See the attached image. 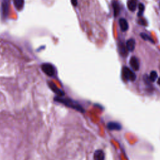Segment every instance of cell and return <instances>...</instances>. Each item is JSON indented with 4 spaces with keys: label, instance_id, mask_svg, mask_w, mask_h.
I'll list each match as a JSON object with an SVG mask.
<instances>
[{
    "label": "cell",
    "instance_id": "10",
    "mask_svg": "<svg viewBox=\"0 0 160 160\" xmlns=\"http://www.w3.org/2000/svg\"><path fill=\"white\" fill-rule=\"evenodd\" d=\"M95 160H105V154L102 150H96L94 154Z\"/></svg>",
    "mask_w": 160,
    "mask_h": 160
},
{
    "label": "cell",
    "instance_id": "1",
    "mask_svg": "<svg viewBox=\"0 0 160 160\" xmlns=\"http://www.w3.org/2000/svg\"><path fill=\"white\" fill-rule=\"evenodd\" d=\"M54 101H57L58 103H60L61 104H63L65 106L73 108L74 109H76V111H78L80 112L83 113L84 112V109L80 106V105L71 99H68V98H63L62 97H59L57 96L54 98Z\"/></svg>",
    "mask_w": 160,
    "mask_h": 160
},
{
    "label": "cell",
    "instance_id": "3",
    "mask_svg": "<svg viewBox=\"0 0 160 160\" xmlns=\"http://www.w3.org/2000/svg\"><path fill=\"white\" fill-rule=\"evenodd\" d=\"M123 75L125 79L131 81H134L136 78L135 73L133 71H131L129 68L126 66L124 67L123 69Z\"/></svg>",
    "mask_w": 160,
    "mask_h": 160
},
{
    "label": "cell",
    "instance_id": "14",
    "mask_svg": "<svg viewBox=\"0 0 160 160\" xmlns=\"http://www.w3.org/2000/svg\"><path fill=\"white\" fill-rule=\"evenodd\" d=\"M113 12H114V16L115 17H116L120 14V8L119 4L116 1H114L113 2Z\"/></svg>",
    "mask_w": 160,
    "mask_h": 160
},
{
    "label": "cell",
    "instance_id": "20",
    "mask_svg": "<svg viewBox=\"0 0 160 160\" xmlns=\"http://www.w3.org/2000/svg\"><path fill=\"white\" fill-rule=\"evenodd\" d=\"M158 84L160 85V78L158 79Z\"/></svg>",
    "mask_w": 160,
    "mask_h": 160
},
{
    "label": "cell",
    "instance_id": "13",
    "mask_svg": "<svg viewBox=\"0 0 160 160\" xmlns=\"http://www.w3.org/2000/svg\"><path fill=\"white\" fill-rule=\"evenodd\" d=\"M128 9L131 11H135L137 8V3L136 0H129L127 3Z\"/></svg>",
    "mask_w": 160,
    "mask_h": 160
},
{
    "label": "cell",
    "instance_id": "19",
    "mask_svg": "<svg viewBox=\"0 0 160 160\" xmlns=\"http://www.w3.org/2000/svg\"><path fill=\"white\" fill-rule=\"evenodd\" d=\"M71 1L72 4L74 6H76L78 4V0H71Z\"/></svg>",
    "mask_w": 160,
    "mask_h": 160
},
{
    "label": "cell",
    "instance_id": "7",
    "mask_svg": "<svg viewBox=\"0 0 160 160\" xmlns=\"http://www.w3.org/2000/svg\"><path fill=\"white\" fill-rule=\"evenodd\" d=\"M107 127L110 130H120L121 129V124L116 122H110L108 124Z\"/></svg>",
    "mask_w": 160,
    "mask_h": 160
},
{
    "label": "cell",
    "instance_id": "12",
    "mask_svg": "<svg viewBox=\"0 0 160 160\" xmlns=\"http://www.w3.org/2000/svg\"><path fill=\"white\" fill-rule=\"evenodd\" d=\"M13 2L16 8L18 10L21 11L23 8L25 4V0H13Z\"/></svg>",
    "mask_w": 160,
    "mask_h": 160
},
{
    "label": "cell",
    "instance_id": "15",
    "mask_svg": "<svg viewBox=\"0 0 160 160\" xmlns=\"http://www.w3.org/2000/svg\"><path fill=\"white\" fill-rule=\"evenodd\" d=\"M140 36H141V37L143 39H144V40H146V41H150V42H151V43H155L154 40L150 36H149L148 35V34L142 33L140 34Z\"/></svg>",
    "mask_w": 160,
    "mask_h": 160
},
{
    "label": "cell",
    "instance_id": "2",
    "mask_svg": "<svg viewBox=\"0 0 160 160\" xmlns=\"http://www.w3.org/2000/svg\"><path fill=\"white\" fill-rule=\"evenodd\" d=\"M10 0H3L1 6V16L3 19H5L8 16L10 11Z\"/></svg>",
    "mask_w": 160,
    "mask_h": 160
},
{
    "label": "cell",
    "instance_id": "5",
    "mask_svg": "<svg viewBox=\"0 0 160 160\" xmlns=\"http://www.w3.org/2000/svg\"><path fill=\"white\" fill-rule=\"evenodd\" d=\"M48 85H49V86L50 88H51V89L52 90V91L57 94L58 95V96L59 97H62L63 96L65 95V93L64 92L62 91V90H61L60 89H59L57 85H56L54 83H53V82H49V83H48Z\"/></svg>",
    "mask_w": 160,
    "mask_h": 160
},
{
    "label": "cell",
    "instance_id": "21",
    "mask_svg": "<svg viewBox=\"0 0 160 160\" xmlns=\"http://www.w3.org/2000/svg\"><path fill=\"white\" fill-rule=\"evenodd\" d=\"M159 6H160V4H159Z\"/></svg>",
    "mask_w": 160,
    "mask_h": 160
},
{
    "label": "cell",
    "instance_id": "6",
    "mask_svg": "<svg viewBox=\"0 0 160 160\" xmlns=\"http://www.w3.org/2000/svg\"><path fill=\"white\" fill-rule=\"evenodd\" d=\"M129 65L132 69H134L135 71H138L140 68V63H139L138 60L135 57L131 58L129 60Z\"/></svg>",
    "mask_w": 160,
    "mask_h": 160
},
{
    "label": "cell",
    "instance_id": "4",
    "mask_svg": "<svg viewBox=\"0 0 160 160\" xmlns=\"http://www.w3.org/2000/svg\"><path fill=\"white\" fill-rule=\"evenodd\" d=\"M41 69L48 76H54L55 74V68L51 64H43L41 65Z\"/></svg>",
    "mask_w": 160,
    "mask_h": 160
},
{
    "label": "cell",
    "instance_id": "16",
    "mask_svg": "<svg viewBox=\"0 0 160 160\" xmlns=\"http://www.w3.org/2000/svg\"><path fill=\"white\" fill-rule=\"evenodd\" d=\"M138 9H139V11H138V16L139 17H141L143 15L144 10V4H142V3L139 4Z\"/></svg>",
    "mask_w": 160,
    "mask_h": 160
},
{
    "label": "cell",
    "instance_id": "18",
    "mask_svg": "<svg viewBox=\"0 0 160 160\" xmlns=\"http://www.w3.org/2000/svg\"><path fill=\"white\" fill-rule=\"evenodd\" d=\"M138 23L140 24L141 25H147V22H146V21L142 18H140V19L138 20Z\"/></svg>",
    "mask_w": 160,
    "mask_h": 160
},
{
    "label": "cell",
    "instance_id": "17",
    "mask_svg": "<svg viewBox=\"0 0 160 160\" xmlns=\"http://www.w3.org/2000/svg\"><path fill=\"white\" fill-rule=\"evenodd\" d=\"M158 78V74L156 71H152L150 73V80L151 81H155L156 79Z\"/></svg>",
    "mask_w": 160,
    "mask_h": 160
},
{
    "label": "cell",
    "instance_id": "11",
    "mask_svg": "<svg viewBox=\"0 0 160 160\" xmlns=\"http://www.w3.org/2000/svg\"><path fill=\"white\" fill-rule=\"evenodd\" d=\"M118 47H119V51L122 57H127L128 55V50L127 47L121 43H119V45H118Z\"/></svg>",
    "mask_w": 160,
    "mask_h": 160
},
{
    "label": "cell",
    "instance_id": "9",
    "mask_svg": "<svg viewBox=\"0 0 160 160\" xmlns=\"http://www.w3.org/2000/svg\"><path fill=\"white\" fill-rule=\"evenodd\" d=\"M119 24H120V28L123 31H126L128 30V23L127 22V21L124 19V18H121L120 19L119 21Z\"/></svg>",
    "mask_w": 160,
    "mask_h": 160
},
{
    "label": "cell",
    "instance_id": "8",
    "mask_svg": "<svg viewBox=\"0 0 160 160\" xmlns=\"http://www.w3.org/2000/svg\"><path fill=\"white\" fill-rule=\"evenodd\" d=\"M135 40L134 39H129L127 41V48L129 51H133L135 48Z\"/></svg>",
    "mask_w": 160,
    "mask_h": 160
}]
</instances>
